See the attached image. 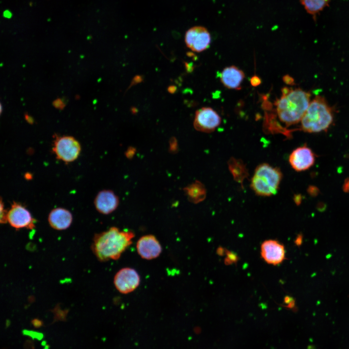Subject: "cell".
<instances>
[{
	"mask_svg": "<svg viewBox=\"0 0 349 349\" xmlns=\"http://www.w3.org/2000/svg\"><path fill=\"white\" fill-rule=\"evenodd\" d=\"M34 220L30 211L19 203L14 202L8 211L7 221L14 228L32 229Z\"/></svg>",
	"mask_w": 349,
	"mask_h": 349,
	"instance_id": "cell-9",
	"label": "cell"
},
{
	"mask_svg": "<svg viewBox=\"0 0 349 349\" xmlns=\"http://www.w3.org/2000/svg\"><path fill=\"white\" fill-rule=\"evenodd\" d=\"M134 236L132 231H121L111 227L94 236L91 249L100 261L118 260L131 244Z\"/></svg>",
	"mask_w": 349,
	"mask_h": 349,
	"instance_id": "cell-1",
	"label": "cell"
},
{
	"mask_svg": "<svg viewBox=\"0 0 349 349\" xmlns=\"http://www.w3.org/2000/svg\"><path fill=\"white\" fill-rule=\"evenodd\" d=\"M73 216L70 211L63 207L53 209L48 216L50 226L57 230L67 229L71 225Z\"/></svg>",
	"mask_w": 349,
	"mask_h": 349,
	"instance_id": "cell-15",
	"label": "cell"
},
{
	"mask_svg": "<svg viewBox=\"0 0 349 349\" xmlns=\"http://www.w3.org/2000/svg\"><path fill=\"white\" fill-rule=\"evenodd\" d=\"M288 160L294 170L304 171L314 164L315 155L311 148L304 145L293 150L289 156Z\"/></svg>",
	"mask_w": 349,
	"mask_h": 349,
	"instance_id": "cell-10",
	"label": "cell"
},
{
	"mask_svg": "<svg viewBox=\"0 0 349 349\" xmlns=\"http://www.w3.org/2000/svg\"><path fill=\"white\" fill-rule=\"evenodd\" d=\"M140 276L134 269L126 267L121 269L115 274L113 283L121 293L126 294L134 291L140 284Z\"/></svg>",
	"mask_w": 349,
	"mask_h": 349,
	"instance_id": "cell-7",
	"label": "cell"
},
{
	"mask_svg": "<svg viewBox=\"0 0 349 349\" xmlns=\"http://www.w3.org/2000/svg\"><path fill=\"white\" fill-rule=\"evenodd\" d=\"M344 190L345 191H349V180L345 182L344 185Z\"/></svg>",
	"mask_w": 349,
	"mask_h": 349,
	"instance_id": "cell-26",
	"label": "cell"
},
{
	"mask_svg": "<svg viewBox=\"0 0 349 349\" xmlns=\"http://www.w3.org/2000/svg\"><path fill=\"white\" fill-rule=\"evenodd\" d=\"M331 0H300L305 11L316 16L329 6Z\"/></svg>",
	"mask_w": 349,
	"mask_h": 349,
	"instance_id": "cell-18",
	"label": "cell"
},
{
	"mask_svg": "<svg viewBox=\"0 0 349 349\" xmlns=\"http://www.w3.org/2000/svg\"><path fill=\"white\" fill-rule=\"evenodd\" d=\"M94 205L98 212L107 215L113 212L118 207L119 199L111 190H104L100 191L94 199Z\"/></svg>",
	"mask_w": 349,
	"mask_h": 349,
	"instance_id": "cell-13",
	"label": "cell"
},
{
	"mask_svg": "<svg viewBox=\"0 0 349 349\" xmlns=\"http://www.w3.org/2000/svg\"><path fill=\"white\" fill-rule=\"evenodd\" d=\"M251 83L254 86L258 85L260 83V79L258 77H257L256 79V77H253L251 79Z\"/></svg>",
	"mask_w": 349,
	"mask_h": 349,
	"instance_id": "cell-24",
	"label": "cell"
},
{
	"mask_svg": "<svg viewBox=\"0 0 349 349\" xmlns=\"http://www.w3.org/2000/svg\"><path fill=\"white\" fill-rule=\"evenodd\" d=\"M2 104H0V112L1 113L2 112Z\"/></svg>",
	"mask_w": 349,
	"mask_h": 349,
	"instance_id": "cell-27",
	"label": "cell"
},
{
	"mask_svg": "<svg viewBox=\"0 0 349 349\" xmlns=\"http://www.w3.org/2000/svg\"><path fill=\"white\" fill-rule=\"evenodd\" d=\"M52 150L58 159L70 163L78 158L81 145L73 136L55 135Z\"/></svg>",
	"mask_w": 349,
	"mask_h": 349,
	"instance_id": "cell-5",
	"label": "cell"
},
{
	"mask_svg": "<svg viewBox=\"0 0 349 349\" xmlns=\"http://www.w3.org/2000/svg\"><path fill=\"white\" fill-rule=\"evenodd\" d=\"M333 120L332 110L321 96H316L310 101L301 121V128L304 132L317 133L326 131Z\"/></svg>",
	"mask_w": 349,
	"mask_h": 349,
	"instance_id": "cell-3",
	"label": "cell"
},
{
	"mask_svg": "<svg viewBox=\"0 0 349 349\" xmlns=\"http://www.w3.org/2000/svg\"><path fill=\"white\" fill-rule=\"evenodd\" d=\"M225 253L226 255L225 258V264L229 265L236 263L238 261V257L235 253L227 250H226Z\"/></svg>",
	"mask_w": 349,
	"mask_h": 349,
	"instance_id": "cell-19",
	"label": "cell"
},
{
	"mask_svg": "<svg viewBox=\"0 0 349 349\" xmlns=\"http://www.w3.org/2000/svg\"><path fill=\"white\" fill-rule=\"evenodd\" d=\"M302 242V236L301 235H299L298 237L296 238L295 243V244L298 245L300 246Z\"/></svg>",
	"mask_w": 349,
	"mask_h": 349,
	"instance_id": "cell-25",
	"label": "cell"
},
{
	"mask_svg": "<svg viewBox=\"0 0 349 349\" xmlns=\"http://www.w3.org/2000/svg\"><path fill=\"white\" fill-rule=\"evenodd\" d=\"M136 249L140 257L145 260L155 259L162 252L160 242L154 235L151 234L141 237L137 242Z\"/></svg>",
	"mask_w": 349,
	"mask_h": 349,
	"instance_id": "cell-12",
	"label": "cell"
},
{
	"mask_svg": "<svg viewBox=\"0 0 349 349\" xmlns=\"http://www.w3.org/2000/svg\"><path fill=\"white\" fill-rule=\"evenodd\" d=\"M185 42L191 50L200 52L209 47L211 42L210 34L204 27L194 26L186 32Z\"/></svg>",
	"mask_w": 349,
	"mask_h": 349,
	"instance_id": "cell-8",
	"label": "cell"
},
{
	"mask_svg": "<svg viewBox=\"0 0 349 349\" xmlns=\"http://www.w3.org/2000/svg\"><path fill=\"white\" fill-rule=\"evenodd\" d=\"M221 123L220 116L210 107H203L195 112L193 126L197 131L212 132L220 126Z\"/></svg>",
	"mask_w": 349,
	"mask_h": 349,
	"instance_id": "cell-6",
	"label": "cell"
},
{
	"mask_svg": "<svg viewBox=\"0 0 349 349\" xmlns=\"http://www.w3.org/2000/svg\"><path fill=\"white\" fill-rule=\"evenodd\" d=\"M189 200L193 203L203 201L206 197V189L200 181H196L184 190Z\"/></svg>",
	"mask_w": 349,
	"mask_h": 349,
	"instance_id": "cell-17",
	"label": "cell"
},
{
	"mask_svg": "<svg viewBox=\"0 0 349 349\" xmlns=\"http://www.w3.org/2000/svg\"><path fill=\"white\" fill-rule=\"evenodd\" d=\"M32 324L36 328L40 327L42 325V322L38 319H34L32 321Z\"/></svg>",
	"mask_w": 349,
	"mask_h": 349,
	"instance_id": "cell-23",
	"label": "cell"
},
{
	"mask_svg": "<svg viewBox=\"0 0 349 349\" xmlns=\"http://www.w3.org/2000/svg\"><path fill=\"white\" fill-rule=\"evenodd\" d=\"M52 105L56 109L63 110L65 107L64 101L60 98H58L52 102Z\"/></svg>",
	"mask_w": 349,
	"mask_h": 349,
	"instance_id": "cell-21",
	"label": "cell"
},
{
	"mask_svg": "<svg viewBox=\"0 0 349 349\" xmlns=\"http://www.w3.org/2000/svg\"><path fill=\"white\" fill-rule=\"evenodd\" d=\"M244 78L243 71L234 65L224 68L220 75L222 84L230 89H240Z\"/></svg>",
	"mask_w": 349,
	"mask_h": 349,
	"instance_id": "cell-14",
	"label": "cell"
},
{
	"mask_svg": "<svg viewBox=\"0 0 349 349\" xmlns=\"http://www.w3.org/2000/svg\"><path fill=\"white\" fill-rule=\"evenodd\" d=\"M24 118L26 121L30 124H32L34 123V119L32 116L30 115L28 113H26L24 114Z\"/></svg>",
	"mask_w": 349,
	"mask_h": 349,
	"instance_id": "cell-22",
	"label": "cell"
},
{
	"mask_svg": "<svg viewBox=\"0 0 349 349\" xmlns=\"http://www.w3.org/2000/svg\"><path fill=\"white\" fill-rule=\"evenodd\" d=\"M282 177L280 169L268 163H261L256 167L250 186L259 196H271L277 192Z\"/></svg>",
	"mask_w": 349,
	"mask_h": 349,
	"instance_id": "cell-4",
	"label": "cell"
},
{
	"mask_svg": "<svg viewBox=\"0 0 349 349\" xmlns=\"http://www.w3.org/2000/svg\"><path fill=\"white\" fill-rule=\"evenodd\" d=\"M276 102L279 120L287 127L300 122L310 102V94L301 88L285 87Z\"/></svg>",
	"mask_w": 349,
	"mask_h": 349,
	"instance_id": "cell-2",
	"label": "cell"
},
{
	"mask_svg": "<svg viewBox=\"0 0 349 349\" xmlns=\"http://www.w3.org/2000/svg\"><path fill=\"white\" fill-rule=\"evenodd\" d=\"M228 166L233 178L242 185L248 175V170L244 162L240 159L231 158L228 162Z\"/></svg>",
	"mask_w": 349,
	"mask_h": 349,
	"instance_id": "cell-16",
	"label": "cell"
},
{
	"mask_svg": "<svg viewBox=\"0 0 349 349\" xmlns=\"http://www.w3.org/2000/svg\"><path fill=\"white\" fill-rule=\"evenodd\" d=\"M0 222L1 223H5L7 221L8 211L4 208V203H3L2 198L0 199Z\"/></svg>",
	"mask_w": 349,
	"mask_h": 349,
	"instance_id": "cell-20",
	"label": "cell"
},
{
	"mask_svg": "<svg viewBox=\"0 0 349 349\" xmlns=\"http://www.w3.org/2000/svg\"><path fill=\"white\" fill-rule=\"evenodd\" d=\"M260 253L266 262L274 266L282 263L286 259V251L284 245L274 239L263 241L261 245Z\"/></svg>",
	"mask_w": 349,
	"mask_h": 349,
	"instance_id": "cell-11",
	"label": "cell"
}]
</instances>
